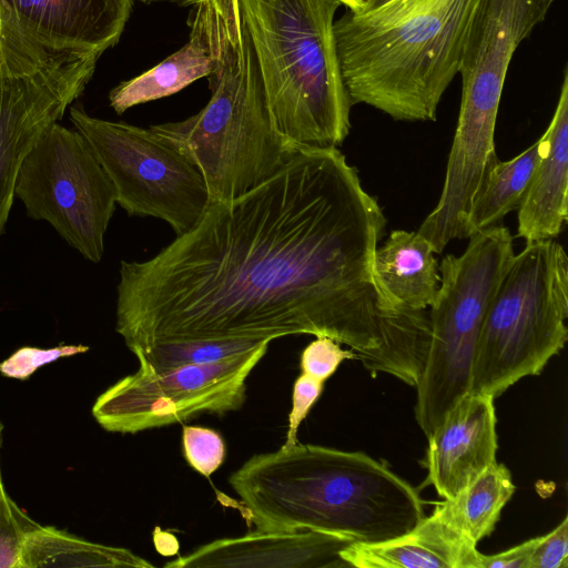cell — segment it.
Segmentation results:
<instances>
[{
	"instance_id": "6da1fadb",
	"label": "cell",
	"mask_w": 568,
	"mask_h": 568,
	"mask_svg": "<svg viewBox=\"0 0 568 568\" xmlns=\"http://www.w3.org/2000/svg\"><path fill=\"white\" fill-rule=\"evenodd\" d=\"M386 224L337 148L300 149L268 180L210 203L153 257L121 261L115 331L156 344L308 334L349 346L373 375L415 386L429 318L394 303L373 262Z\"/></svg>"
},
{
	"instance_id": "7a4b0ae2",
	"label": "cell",
	"mask_w": 568,
	"mask_h": 568,
	"mask_svg": "<svg viewBox=\"0 0 568 568\" xmlns=\"http://www.w3.org/2000/svg\"><path fill=\"white\" fill-rule=\"evenodd\" d=\"M229 483L260 531L308 529L372 544L425 517L418 490L362 452L297 442L252 456Z\"/></svg>"
},
{
	"instance_id": "3957f363",
	"label": "cell",
	"mask_w": 568,
	"mask_h": 568,
	"mask_svg": "<svg viewBox=\"0 0 568 568\" xmlns=\"http://www.w3.org/2000/svg\"><path fill=\"white\" fill-rule=\"evenodd\" d=\"M203 1L213 50L210 100L194 115L150 129L196 166L215 203L255 189L300 149L275 126L240 1Z\"/></svg>"
},
{
	"instance_id": "277c9868",
	"label": "cell",
	"mask_w": 568,
	"mask_h": 568,
	"mask_svg": "<svg viewBox=\"0 0 568 568\" xmlns=\"http://www.w3.org/2000/svg\"><path fill=\"white\" fill-rule=\"evenodd\" d=\"M477 0H389L334 21L343 81L352 104L394 120H436L458 73Z\"/></svg>"
},
{
	"instance_id": "5b68a950",
	"label": "cell",
	"mask_w": 568,
	"mask_h": 568,
	"mask_svg": "<svg viewBox=\"0 0 568 568\" xmlns=\"http://www.w3.org/2000/svg\"><path fill=\"white\" fill-rule=\"evenodd\" d=\"M276 129L295 149L336 148L352 102L334 36L338 0H239Z\"/></svg>"
},
{
	"instance_id": "8992f818",
	"label": "cell",
	"mask_w": 568,
	"mask_h": 568,
	"mask_svg": "<svg viewBox=\"0 0 568 568\" xmlns=\"http://www.w3.org/2000/svg\"><path fill=\"white\" fill-rule=\"evenodd\" d=\"M568 258L552 239L526 243L511 257L489 303L469 393L498 397L540 374L568 338Z\"/></svg>"
},
{
	"instance_id": "52a82bcc",
	"label": "cell",
	"mask_w": 568,
	"mask_h": 568,
	"mask_svg": "<svg viewBox=\"0 0 568 568\" xmlns=\"http://www.w3.org/2000/svg\"><path fill=\"white\" fill-rule=\"evenodd\" d=\"M469 237L462 255L449 254L442 261L439 290L430 305V339L415 404V417L426 437L469 393L484 318L515 254L513 236L501 225Z\"/></svg>"
},
{
	"instance_id": "ba28073f",
	"label": "cell",
	"mask_w": 568,
	"mask_h": 568,
	"mask_svg": "<svg viewBox=\"0 0 568 568\" xmlns=\"http://www.w3.org/2000/svg\"><path fill=\"white\" fill-rule=\"evenodd\" d=\"M69 118L129 215L163 220L176 236L197 223L210 205L209 191L201 172L175 146L150 128L94 118L81 103L69 106Z\"/></svg>"
},
{
	"instance_id": "9c48e42d",
	"label": "cell",
	"mask_w": 568,
	"mask_h": 568,
	"mask_svg": "<svg viewBox=\"0 0 568 568\" xmlns=\"http://www.w3.org/2000/svg\"><path fill=\"white\" fill-rule=\"evenodd\" d=\"M16 197L29 217L48 222L85 260H102L116 195L78 130L59 122L44 130L20 166Z\"/></svg>"
},
{
	"instance_id": "30bf717a",
	"label": "cell",
	"mask_w": 568,
	"mask_h": 568,
	"mask_svg": "<svg viewBox=\"0 0 568 568\" xmlns=\"http://www.w3.org/2000/svg\"><path fill=\"white\" fill-rule=\"evenodd\" d=\"M271 342L214 364L160 373L139 367L95 399L92 415L108 432L135 434L202 414L237 410L246 398V379Z\"/></svg>"
},
{
	"instance_id": "8fae6325",
	"label": "cell",
	"mask_w": 568,
	"mask_h": 568,
	"mask_svg": "<svg viewBox=\"0 0 568 568\" xmlns=\"http://www.w3.org/2000/svg\"><path fill=\"white\" fill-rule=\"evenodd\" d=\"M98 59L38 60L0 44V236L24 158L44 130L82 95Z\"/></svg>"
},
{
	"instance_id": "7c38bea8",
	"label": "cell",
	"mask_w": 568,
	"mask_h": 568,
	"mask_svg": "<svg viewBox=\"0 0 568 568\" xmlns=\"http://www.w3.org/2000/svg\"><path fill=\"white\" fill-rule=\"evenodd\" d=\"M133 0H0V44L34 59L98 57L114 47Z\"/></svg>"
},
{
	"instance_id": "4fadbf2b",
	"label": "cell",
	"mask_w": 568,
	"mask_h": 568,
	"mask_svg": "<svg viewBox=\"0 0 568 568\" xmlns=\"http://www.w3.org/2000/svg\"><path fill=\"white\" fill-rule=\"evenodd\" d=\"M495 397L467 393L445 415L428 438L426 485L452 498L496 463Z\"/></svg>"
},
{
	"instance_id": "5bb4252c",
	"label": "cell",
	"mask_w": 568,
	"mask_h": 568,
	"mask_svg": "<svg viewBox=\"0 0 568 568\" xmlns=\"http://www.w3.org/2000/svg\"><path fill=\"white\" fill-rule=\"evenodd\" d=\"M355 540L348 536L318 531H260L217 539L165 567H348L341 551Z\"/></svg>"
},
{
	"instance_id": "9a60e30c",
	"label": "cell",
	"mask_w": 568,
	"mask_h": 568,
	"mask_svg": "<svg viewBox=\"0 0 568 568\" xmlns=\"http://www.w3.org/2000/svg\"><path fill=\"white\" fill-rule=\"evenodd\" d=\"M568 219V73L552 119L540 136V158L518 206V236L526 243L557 236Z\"/></svg>"
},
{
	"instance_id": "2e32d148",
	"label": "cell",
	"mask_w": 568,
	"mask_h": 568,
	"mask_svg": "<svg viewBox=\"0 0 568 568\" xmlns=\"http://www.w3.org/2000/svg\"><path fill=\"white\" fill-rule=\"evenodd\" d=\"M477 545L432 515L414 528L379 542L354 541L341 551L356 568H479Z\"/></svg>"
},
{
	"instance_id": "e0dca14e",
	"label": "cell",
	"mask_w": 568,
	"mask_h": 568,
	"mask_svg": "<svg viewBox=\"0 0 568 568\" xmlns=\"http://www.w3.org/2000/svg\"><path fill=\"white\" fill-rule=\"evenodd\" d=\"M193 6L189 41L152 69L110 91V106L118 114L134 105L172 95L211 73L213 50L205 4L202 0Z\"/></svg>"
},
{
	"instance_id": "ac0fdd59",
	"label": "cell",
	"mask_w": 568,
	"mask_h": 568,
	"mask_svg": "<svg viewBox=\"0 0 568 568\" xmlns=\"http://www.w3.org/2000/svg\"><path fill=\"white\" fill-rule=\"evenodd\" d=\"M430 242L418 232L396 230L373 262L375 278L390 300L404 307L424 311L439 290V265Z\"/></svg>"
},
{
	"instance_id": "d6986e66",
	"label": "cell",
	"mask_w": 568,
	"mask_h": 568,
	"mask_svg": "<svg viewBox=\"0 0 568 568\" xmlns=\"http://www.w3.org/2000/svg\"><path fill=\"white\" fill-rule=\"evenodd\" d=\"M515 489L509 469L496 462L455 496L436 503L432 516L477 545L494 531Z\"/></svg>"
},
{
	"instance_id": "ffe728a7",
	"label": "cell",
	"mask_w": 568,
	"mask_h": 568,
	"mask_svg": "<svg viewBox=\"0 0 568 568\" xmlns=\"http://www.w3.org/2000/svg\"><path fill=\"white\" fill-rule=\"evenodd\" d=\"M154 567L131 550L88 541L53 526L36 524L27 534L21 568Z\"/></svg>"
},
{
	"instance_id": "44dd1931",
	"label": "cell",
	"mask_w": 568,
	"mask_h": 568,
	"mask_svg": "<svg viewBox=\"0 0 568 568\" xmlns=\"http://www.w3.org/2000/svg\"><path fill=\"white\" fill-rule=\"evenodd\" d=\"M540 158V138L514 159H499L489 168L474 197L468 216V235L497 225L518 209Z\"/></svg>"
},
{
	"instance_id": "7402d4cb",
	"label": "cell",
	"mask_w": 568,
	"mask_h": 568,
	"mask_svg": "<svg viewBox=\"0 0 568 568\" xmlns=\"http://www.w3.org/2000/svg\"><path fill=\"white\" fill-rule=\"evenodd\" d=\"M266 341L273 339L266 337L164 343L138 348L132 353L139 361V367L160 373L183 365L214 364L248 353Z\"/></svg>"
},
{
	"instance_id": "603a6c76",
	"label": "cell",
	"mask_w": 568,
	"mask_h": 568,
	"mask_svg": "<svg viewBox=\"0 0 568 568\" xmlns=\"http://www.w3.org/2000/svg\"><path fill=\"white\" fill-rule=\"evenodd\" d=\"M7 494L0 483V568H21L22 547L36 525Z\"/></svg>"
},
{
	"instance_id": "cb8c5ba5",
	"label": "cell",
	"mask_w": 568,
	"mask_h": 568,
	"mask_svg": "<svg viewBox=\"0 0 568 568\" xmlns=\"http://www.w3.org/2000/svg\"><path fill=\"white\" fill-rule=\"evenodd\" d=\"M182 446L187 464L204 477H210L225 459V443L222 436L211 428L184 426Z\"/></svg>"
},
{
	"instance_id": "d4e9b609",
	"label": "cell",
	"mask_w": 568,
	"mask_h": 568,
	"mask_svg": "<svg viewBox=\"0 0 568 568\" xmlns=\"http://www.w3.org/2000/svg\"><path fill=\"white\" fill-rule=\"evenodd\" d=\"M88 349L84 345H59L53 348L23 346L0 364V373L7 377L27 379L43 365Z\"/></svg>"
},
{
	"instance_id": "484cf974",
	"label": "cell",
	"mask_w": 568,
	"mask_h": 568,
	"mask_svg": "<svg viewBox=\"0 0 568 568\" xmlns=\"http://www.w3.org/2000/svg\"><path fill=\"white\" fill-rule=\"evenodd\" d=\"M354 357V352L343 349L336 341L316 336L302 352L301 369L302 373L325 383L344 359Z\"/></svg>"
},
{
	"instance_id": "4316f807",
	"label": "cell",
	"mask_w": 568,
	"mask_h": 568,
	"mask_svg": "<svg viewBox=\"0 0 568 568\" xmlns=\"http://www.w3.org/2000/svg\"><path fill=\"white\" fill-rule=\"evenodd\" d=\"M568 567V517L551 531L539 536L529 559V568Z\"/></svg>"
},
{
	"instance_id": "83f0119b",
	"label": "cell",
	"mask_w": 568,
	"mask_h": 568,
	"mask_svg": "<svg viewBox=\"0 0 568 568\" xmlns=\"http://www.w3.org/2000/svg\"><path fill=\"white\" fill-rule=\"evenodd\" d=\"M324 382L302 373L295 381L292 396V410L288 416V427L283 446L297 443V432L313 405L321 396Z\"/></svg>"
},
{
	"instance_id": "f1b7e54d",
	"label": "cell",
	"mask_w": 568,
	"mask_h": 568,
	"mask_svg": "<svg viewBox=\"0 0 568 568\" xmlns=\"http://www.w3.org/2000/svg\"><path fill=\"white\" fill-rule=\"evenodd\" d=\"M538 537L526 540L496 555H483L479 568H529V559Z\"/></svg>"
},
{
	"instance_id": "f546056e",
	"label": "cell",
	"mask_w": 568,
	"mask_h": 568,
	"mask_svg": "<svg viewBox=\"0 0 568 568\" xmlns=\"http://www.w3.org/2000/svg\"><path fill=\"white\" fill-rule=\"evenodd\" d=\"M153 544L155 550L163 556H173L179 550V541L176 537L159 527H155L153 530Z\"/></svg>"
},
{
	"instance_id": "4dcf8cb0",
	"label": "cell",
	"mask_w": 568,
	"mask_h": 568,
	"mask_svg": "<svg viewBox=\"0 0 568 568\" xmlns=\"http://www.w3.org/2000/svg\"><path fill=\"white\" fill-rule=\"evenodd\" d=\"M341 4H344L348 10L354 12H362L366 10L369 0H338Z\"/></svg>"
},
{
	"instance_id": "1f68e13d",
	"label": "cell",
	"mask_w": 568,
	"mask_h": 568,
	"mask_svg": "<svg viewBox=\"0 0 568 568\" xmlns=\"http://www.w3.org/2000/svg\"><path fill=\"white\" fill-rule=\"evenodd\" d=\"M143 3H153V2H164V1H170V2H175V3H180V4H183V6H189V4H195L202 0H139Z\"/></svg>"
},
{
	"instance_id": "d6a6232c",
	"label": "cell",
	"mask_w": 568,
	"mask_h": 568,
	"mask_svg": "<svg viewBox=\"0 0 568 568\" xmlns=\"http://www.w3.org/2000/svg\"><path fill=\"white\" fill-rule=\"evenodd\" d=\"M387 1H389V0H369V3L367 6L366 10L377 8V7L384 4Z\"/></svg>"
},
{
	"instance_id": "836d02e7",
	"label": "cell",
	"mask_w": 568,
	"mask_h": 568,
	"mask_svg": "<svg viewBox=\"0 0 568 568\" xmlns=\"http://www.w3.org/2000/svg\"><path fill=\"white\" fill-rule=\"evenodd\" d=\"M2 430H3V426H2V423L0 422V446H1V440H2ZM2 481V474H1V466H0V483Z\"/></svg>"
},
{
	"instance_id": "e575fe53",
	"label": "cell",
	"mask_w": 568,
	"mask_h": 568,
	"mask_svg": "<svg viewBox=\"0 0 568 568\" xmlns=\"http://www.w3.org/2000/svg\"><path fill=\"white\" fill-rule=\"evenodd\" d=\"M1 31H2V18H1V12H0V34H1Z\"/></svg>"
}]
</instances>
